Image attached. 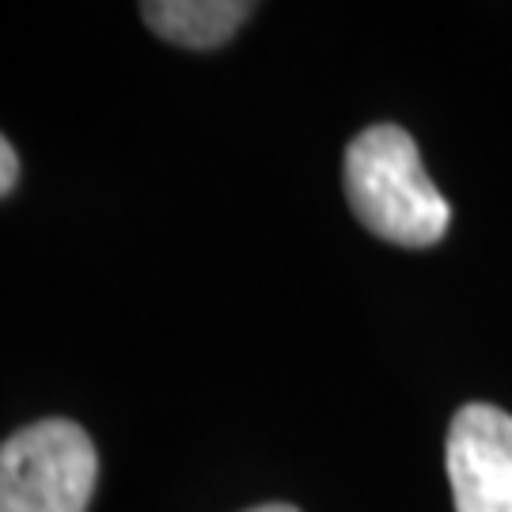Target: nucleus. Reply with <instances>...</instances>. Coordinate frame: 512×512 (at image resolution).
<instances>
[{"mask_svg": "<svg viewBox=\"0 0 512 512\" xmlns=\"http://www.w3.org/2000/svg\"><path fill=\"white\" fill-rule=\"evenodd\" d=\"M95 478L92 437L69 418L23 425L0 444V512H88Z\"/></svg>", "mask_w": 512, "mask_h": 512, "instance_id": "obj_2", "label": "nucleus"}, {"mask_svg": "<svg viewBox=\"0 0 512 512\" xmlns=\"http://www.w3.org/2000/svg\"><path fill=\"white\" fill-rule=\"evenodd\" d=\"M456 512H512V418L490 403L463 406L448 429Z\"/></svg>", "mask_w": 512, "mask_h": 512, "instance_id": "obj_3", "label": "nucleus"}, {"mask_svg": "<svg viewBox=\"0 0 512 512\" xmlns=\"http://www.w3.org/2000/svg\"><path fill=\"white\" fill-rule=\"evenodd\" d=\"M247 512H300L293 505H258V509H247Z\"/></svg>", "mask_w": 512, "mask_h": 512, "instance_id": "obj_6", "label": "nucleus"}, {"mask_svg": "<svg viewBox=\"0 0 512 512\" xmlns=\"http://www.w3.org/2000/svg\"><path fill=\"white\" fill-rule=\"evenodd\" d=\"M346 198L372 236L399 247H433L452 220V205L425 175L414 137L387 122L349 141Z\"/></svg>", "mask_w": 512, "mask_h": 512, "instance_id": "obj_1", "label": "nucleus"}, {"mask_svg": "<svg viewBox=\"0 0 512 512\" xmlns=\"http://www.w3.org/2000/svg\"><path fill=\"white\" fill-rule=\"evenodd\" d=\"M19 179V156H16V148L8 145V137L0 133V198L16 186Z\"/></svg>", "mask_w": 512, "mask_h": 512, "instance_id": "obj_5", "label": "nucleus"}, {"mask_svg": "<svg viewBox=\"0 0 512 512\" xmlns=\"http://www.w3.org/2000/svg\"><path fill=\"white\" fill-rule=\"evenodd\" d=\"M141 16L160 38L186 50H213L236 35L255 16V4L243 0H148Z\"/></svg>", "mask_w": 512, "mask_h": 512, "instance_id": "obj_4", "label": "nucleus"}]
</instances>
